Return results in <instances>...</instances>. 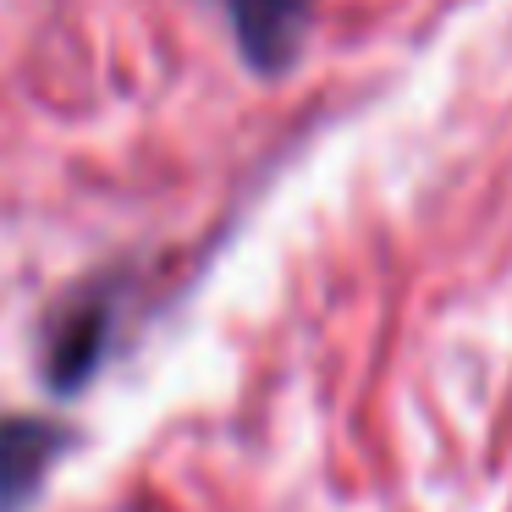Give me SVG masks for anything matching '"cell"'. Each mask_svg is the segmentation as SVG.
<instances>
[{
	"label": "cell",
	"mask_w": 512,
	"mask_h": 512,
	"mask_svg": "<svg viewBox=\"0 0 512 512\" xmlns=\"http://www.w3.org/2000/svg\"><path fill=\"white\" fill-rule=\"evenodd\" d=\"M72 430L39 413H6L0 419V512H28L45 490L50 468L67 457Z\"/></svg>",
	"instance_id": "6da1fadb"
},
{
	"label": "cell",
	"mask_w": 512,
	"mask_h": 512,
	"mask_svg": "<svg viewBox=\"0 0 512 512\" xmlns=\"http://www.w3.org/2000/svg\"><path fill=\"white\" fill-rule=\"evenodd\" d=\"M105 347H111V303L105 298H78L56 309L45 336V380L56 397H72L94 380Z\"/></svg>",
	"instance_id": "7a4b0ae2"
},
{
	"label": "cell",
	"mask_w": 512,
	"mask_h": 512,
	"mask_svg": "<svg viewBox=\"0 0 512 512\" xmlns=\"http://www.w3.org/2000/svg\"><path fill=\"white\" fill-rule=\"evenodd\" d=\"M226 12H232V34L248 67L259 78H281L298 61L314 0H226Z\"/></svg>",
	"instance_id": "3957f363"
}]
</instances>
